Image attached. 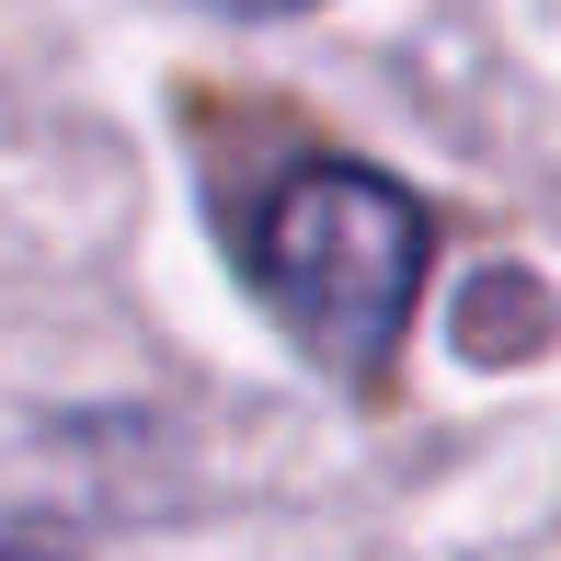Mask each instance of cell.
I'll return each instance as SVG.
<instances>
[{"label":"cell","instance_id":"6da1fadb","mask_svg":"<svg viewBox=\"0 0 561 561\" xmlns=\"http://www.w3.org/2000/svg\"><path fill=\"white\" fill-rule=\"evenodd\" d=\"M424 264H436V218H424L413 184L367 161H298L264 207L241 218V275L287 344L310 367H333L344 390H378L390 378L401 333H413Z\"/></svg>","mask_w":561,"mask_h":561},{"label":"cell","instance_id":"7a4b0ae2","mask_svg":"<svg viewBox=\"0 0 561 561\" xmlns=\"http://www.w3.org/2000/svg\"><path fill=\"white\" fill-rule=\"evenodd\" d=\"M207 12H310V0H207Z\"/></svg>","mask_w":561,"mask_h":561},{"label":"cell","instance_id":"3957f363","mask_svg":"<svg viewBox=\"0 0 561 561\" xmlns=\"http://www.w3.org/2000/svg\"><path fill=\"white\" fill-rule=\"evenodd\" d=\"M0 561H69V550H35V539H0Z\"/></svg>","mask_w":561,"mask_h":561}]
</instances>
